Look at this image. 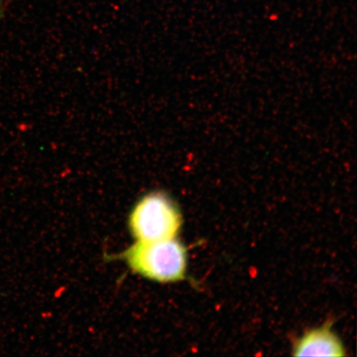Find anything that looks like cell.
Wrapping results in <instances>:
<instances>
[{"instance_id": "6da1fadb", "label": "cell", "mask_w": 357, "mask_h": 357, "mask_svg": "<svg viewBox=\"0 0 357 357\" xmlns=\"http://www.w3.org/2000/svg\"><path fill=\"white\" fill-rule=\"evenodd\" d=\"M121 257L135 273L160 283L177 282L185 278L186 250L176 238L137 241Z\"/></svg>"}, {"instance_id": "3957f363", "label": "cell", "mask_w": 357, "mask_h": 357, "mask_svg": "<svg viewBox=\"0 0 357 357\" xmlns=\"http://www.w3.org/2000/svg\"><path fill=\"white\" fill-rule=\"evenodd\" d=\"M344 347L330 324L312 329L298 339L294 347L296 356H343Z\"/></svg>"}, {"instance_id": "7a4b0ae2", "label": "cell", "mask_w": 357, "mask_h": 357, "mask_svg": "<svg viewBox=\"0 0 357 357\" xmlns=\"http://www.w3.org/2000/svg\"><path fill=\"white\" fill-rule=\"evenodd\" d=\"M129 229L142 242L176 238L182 218L172 199L163 192L154 191L138 200L129 216Z\"/></svg>"}]
</instances>
